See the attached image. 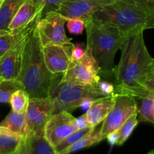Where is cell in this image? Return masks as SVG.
<instances>
[{"mask_svg": "<svg viewBox=\"0 0 154 154\" xmlns=\"http://www.w3.org/2000/svg\"><path fill=\"white\" fill-rule=\"evenodd\" d=\"M120 50V62L113 71L115 94L143 99L154 91V60L143 32L126 36Z\"/></svg>", "mask_w": 154, "mask_h": 154, "instance_id": "obj_1", "label": "cell"}, {"mask_svg": "<svg viewBox=\"0 0 154 154\" xmlns=\"http://www.w3.org/2000/svg\"><path fill=\"white\" fill-rule=\"evenodd\" d=\"M60 75L51 73L47 68L35 26L27 38L16 79L29 98H45L49 96L51 86Z\"/></svg>", "mask_w": 154, "mask_h": 154, "instance_id": "obj_2", "label": "cell"}, {"mask_svg": "<svg viewBox=\"0 0 154 154\" xmlns=\"http://www.w3.org/2000/svg\"><path fill=\"white\" fill-rule=\"evenodd\" d=\"M92 17L115 28L124 37L154 27V14L141 0H114L96 11Z\"/></svg>", "mask_w": 154, "mask_h": 154, "instance_id": "obj_3", "label": "cell"}, {"mask_svg": "<svg viewBox=\"0 0 154 154\" xmlns=\"http://www.w3.org/2000/svg\"><path fill=\"white\" fill-rule=\"evenodd\" d=\"M87 35V46L99 69V75L113 78L114 59L121 47L124 36L117 29L104 25L93 17L84 21Z\"/></svg>", "mask_w": 154, "mask_h": 154, "instance_id": "obj_4", "label": "cell"}, {"mask_svg": "<svg viewBox=\"0 0 154 154\" xmlns=\"http://www.w3.org/2000/svg\"><path fill=\"white\" fill-rule=\"evenodd\" d=\"M54 100V114L60 111L72 113L87 99H99L110 97L105 96L96 86L78 85L61 81L60 75L55 79L49 93Z\"/></svg>", "mask_w": 154, "mask_h": 154, "instance_id": "obj_5", "label": "cell"}, {"mask_svg": "<svg viewBox=\"0 0 154 154\" xmlns=\"http://www.w3.org/2000/svg\"><path fill=\"white\" fill-rule=\"evenodd\" d=\"M99 79H101L99 69L90 47L87 45L84 57L78 61L71 62L68 69L61 78L63 81L84 86H96Z\"/></svg>", "mask_w": 154, "mask_h": 154, "instance_id": "obj_6", "label": "cell"}, {"mask_svg": "<svg viewBox=\"0 0 154 154\" xmlns=\"http://www.w3.org/2000/svg\"><path fill=\"white\" fill-rule=\"evenodd\" d=\"M66 21L67 18L57 11L48 12L39 20L36 29L42 47L48 45H63L72 40L66 33Z\"/></svg>", "mask_w": 154, "mask_h": 154, "instance_id": "obj_7", "label": "cell"}, {"mask_svg": "<svg viewBox=\"0 0 154 154\" xmlns=\"http://www.w3.org/2000/svg\"><path fill=\"white\" fill-rule=\"evenodd\" d=\"M136 99L126 95L114 94V104L101 126V134L105 138L107 135L117 130L129 117L137 113Z\"/></svg>", "mask_w": 154, "mask_h": 154, "instance_id": "obj_8", "label": "cell"}, {"mask_svg": "<svg viewBox=\"0 0 154 154\" xmlns=\"http://www.w3.org/2000/svg\"><path fill=\"white\" fill-rule=\"evenodd\" d=\"M54 100L51 96L29 98L25 112L26 136L29 134L44 132L47 121L54 114Z\"/></svg>", "mask_w": 154, "mask_h": 154, "instance_id": "obj_9", "label": "cell"}, {"mask_svg": "<svg viewBox=\"0 0 154 154\" xmlns=\"http://www.w3.org/2000/svg\"><path fill=\"white\" fill-rule=\"evenodd\" d=\"M75 119L71 113L65 111L53 114L44 129V136L47 141L55 147L66 136L77 130Z\"/></svg>", "mask_w": 154, "mask_h": 154, "instance_id": "obj_10", "label": "cell"}, {"mask_svg": "<svg viewBox=\"0 0 154 154\" xmlns=\"http://www.w3.org/2000/svg\"><path fill=\"white\" fill-rule=\"evenodd\" d=\"M114 0H66L57 11L69 18H78L86 21L100 9L108 5Z\"/></svg>", "mask_w": 154, "mask_h": 154, "instance_id": "obj_11", "label": "cell"}, {"mask_svg": "<svg viewBox=\"0 0 154 154\" xmlns=\"http://www.w3.org/2000/svg\"><path fill=\"white\" fill-rule=\"evenodd\" d=\"M74 44L48 45L42 47L45 65L53 74H63L72 62V51Z\"/></svg>", "mask_w": 154, "mask_h": 154, "instance_id": "obj_12", "label": "cell"}, {"mask_svg": "<svg viewBox=\"0 0 154 154\" xmlns=\"http://www.w3.org/2000/svg\"><path fill=\"white\" fill-rule=\"evenodd\" d=\"M29 34L17 41L0 59V76L2 80L15 79L17 77L20 69L24 46Z\"/></svg>", "mask_w": 154, "mask_h": 154, "instance_id": "obj_13", "label": "cell"}, {"mask_svg": "<svg viewBox=\"0 0 154 154\" xmlns=\"http://www.w3.org/2000/svg\"><path fill=\"white\" fill-rule=\"evenodd\" d=\"M43 8L38 6L33 0H25L18 9L8 25V31L23 28L42 14Z\"/></svg>", "mask_w": 154, "mask_h": 154, "instance_id": "obj_14", "label": "cell"}, {"mask_svg": "<svg viewBox=\"0 0 154 154\" xmlns=\"http://www.w3.org/2000/svg\"><path fill=\"white\" fill-rule=\"evenodd\" d=\"M114 104V95L96 100L86 111L85 116L91 128H96L104 121Z\"/></svg>", "mask_w": 154, "mask_h": 154, "instance_id": "obj_15", "label": "cell"}, {"mask_svg": "<svg viewBox=\"0 0 154 154\" xmlns=\"http://www.w3.org/2000/svg\"><path fill=\"white\" fill-rule=\"evenodd\" d=\"M41 18L42 14H39L34 20L32 21L26 26L14 31H10L5 34L0 35V59L8 52V51L13 46L17 41L31 32L33 29L36 26Z\"/></svg>", "mask_w": 154, "mask_h": 154, "instance_id": "obj_16", "label": "cell"}, {"mask_svg": "<svg viewBox=\"0 0 154 154\" xmlns=\"http://www.w3.org/2000/svg\"><path fill=\"white\" fill-rule=\"evenodd\" d=\"M27 154H59L47 141L44 132L32 133L26 137Z\"/></svg>", "mask_w": 154, "mask_h": 154, "instance_id": "obj_17", "label": "cell"}, {"mask_svg": "<svg viewBox=\"0 0 154 154\" xmlns=\"http://www.w3.org/2000/svg\"><path fill=\"white\" fill-rule=\"evenodd\" d=\"M0 126L8 132L18 136L22 138L26 137L25 114L16 112L11 110L5 118L0 123Z\"/></svg>", "mask_w": 154, "mask_h": 154, "instance_id": "obj_18", "label": "cell"}, {"mask_svg": "<svg viewBox=\"0 0 154 154\" xmlns=\"http://www.w3.org/2000/svg\"><path fill=\"white\" fill-rule=\"evenodd\" d=\"M105 139V137L102 136L101 134L100 129H96V127L93 128L91 130L89 131L85 135H84L82 138H80L77 142L62 151L60 154H70L99 144Z\"/></svg>", "mask_w": 154, "mask_h": 154, "instance_id": "obj_19", "label": "cell"}, {"mask_svg": "<svg viewBox=\"0 0 154 154\" xmlns=\"http://www.w3.org/2000/svg\"><path fill=\"white\" fill-rule=\"evenodd\" d=\"M25 0H4L0 7V32L8 31V25Z\"/></svg>", "mask_w": 154, "mask_h": 154, "instance_id": "obj_20", "label": "cell"}, {"mask_svg": "<svg viewBox=\"0 0 154 154\" xmlns=\"http://www.w3.org/2000/svg\"><path fill=\"white\" fill-rule=\"evenodd\" d=\"M138 120L140 122L154 123V91L150 92L144 98L141 99V103L138 107Z\"/></svg>", "mask_w": 154, "mask_h": 154, "instance_id": "obj_21", "label": "cell"}, {"mask_svg": "<svg viewBox=\"0 0 154 154\" xmlns=\"http://www.w3.org/2000/svg\"><path fill=\"white\" fill-rule=\"evenodd\" d=\"M22 138V137L11 133L2 129L0 135V154L11 153L17 147Z\"/></svg>", "mask_w": 154, "mask_h": 154, "instance_id": "obj_22", "label": "cell"}, {"mask_svg": "<svg viewBox=\"0 0 154 154\" xmlns=\"http://www.w3.org/2000/svg\"><path fill=\"white\" fill-rule=\"evenodd\" d=\"M20 89L23 88L16 78L2 80L0 81V103H9L12 94Z\"/></svg>", "mask_w": 154, "mask_h": 154, "instance_id": "obj_23", "label": "cell"}, {"mask_svg": "<svg viewBox=\"0 0 154 154\" xmlns=\"http://www.w3.org/2000/svg\"><path fill=\"white\" fill-rule=\"evenodd\" d=\"M29 100V96L28 93L23 89H20L12 94L9 104L11 106V110H13L14 111L25 114L28 106Z\"/></svg>", "mask_w": 154, "mask_h": 154, "instance_id": "obj_24", "label": "cell"}, {"mask_svg": "<svg viewBox=\"0 0 154 154\" xmlns=\"http://www.w3.org/2000/svg\"><path fill=\"white\" fill-rule=\"evenodd\" d=\"M138 114L135 113L130 117H129L119 129L120 137H119L118 142L117 144V146L123 145L127 141L128 138L130 137V135L133 132L135 128L138 126Z\"/></svg>", "mask_w": 154, "mask_h": 154, "instance_id": "obj_25", "label": "cell"}, {"mask_svg": "<svg viewBox=\"0 0 154 154\" xmlns=\"http://www.w3.org/2000/svg\"><path fill=\"white\" fill-rule=\"evenodd\" d=\"M92 129H93V128H86V129H78V130H76L74 132H72V133H71L70 135L66 136L63 141H60V142L54 147L56 151L60 154L62 151H63V150H66V148H68L69 147L72 146V144H75V142H77L80 138H82L84 135H85L86 134H87L89 131L91 130Z\"/></svg>", "mask_w": 154, "mask_h": 154, "instance_id": "obj_26", "label": "cell"}, {"mask_svg": "<svg viewBox=\"0 0 154 154\" xmlns=\"http://www.w3.org/2000/svg\"><path fill=\"white\" fill-rule=\"evenodd\" d=\"M38 6L43 8L42 17L47 13L53 11H57L60 5L66 0H33Z\"/></svg>", "mask_w": 154, "mask_h": 154, "instance_id": "obj_27", "label": "cell"}, {"mask_svg": "<svg viewBox=\"0 0 154 154\" xmlns=\"http://www.w3.org/2000/svg\"><path fill=\"white\" fill-rule=\"evenodd\" d=\"M67 28L69 32L73 35H81L85 29L84 21L78 18L67 19Z\"/></svg>", "mask_w": 154, "mask_h": 154, "instance_id": "obj_28", "label": "cell"}, {"mask_svg": "<svg viewBox=\"0 0 154 154\" xmlns=\"http://www.w3.org/2000/svg\"><path fill=\"white\" fill-rule=\"evenodd\" d=\"M96 86L98 87L99 90L102 93L107 96H112L115 94V89H114V85L111 83L108 82L106 81H102L99 79L96 82Z\"/></svg>", "mask_w": 154, "mask_h": 154, "instance_id": "obj_29", "label": "cell"}, {"mask_svg": "<svg viewBox=\"0 0 154 154\" xmlns=\"http://www.w3.org/2000/svg\"><path fill=\"white\" fill-rule=\"evenodd\" d=\"M84 47H85V45L83 43L74 44L72 51V61H78L84 57L86 50V48Z\"/></svg>", "mask_w": 154, "mask_h": 154, "instance_id": "obj_30", "label": "cell"}, {"mask_svg": "<svg viewBox=\"0 0 154 154\" xmlns=\"http://www.w3.org/2000/svg\"><path fill=\"white\" fill-rule=\"evenodd\" d=\"M74 123H75V126L77 130H78V129H86V128H91L90 126V125H89L88 122H87L85 114H84L81 117H78V118H75Z\"/></svg>", "mask_w": 154, "mask_h": 154, "instance_id": "obj_31", "label": "cell"}, {"mask_svg": "<svg viewBox=\"0 0 154 154\" xmlns=\"http://www.w3.org/2000/svg\"><path fill=\"white\" fill-rule=\"evenodd\" d=\"M119 137H120V133H119V129H117V130L114 131V132H111L108 135H107L105 138H106L108 142L111 145H115V144H117Z\"/></svg>", "mask_w": 154, "mask_h": 154, "instance_id": "obj_32", "label": "cell"}, {"mask_svg": "<svg viewBox=\"0 0 154 154\" xmlns=\"http://www.w3.org/2000/svg\"><path fill=\"white\" fill-rule=\"evenodd\" d=\"M11 154H27L26 145V138H23L20 144L14 150Z\"/></svg>", "mask_w": 154, "mask_h": 154, "instance_id": "obj_33", "label": "cell"}, {"mask_svg": "<svg viewBox=\"0 0 154 154\" xmlns=\"http://www.w3.org/2000/svg\"><path fill=\"white\" fill-rule=\"evenodd\" d=\"M150 12L154 14V0H141Z\"/></svg>", "mask_w": 154, "mask_h": 154, "instance_id": "obj_34", "label": "cell"}, {"mask_svg": "<svg viewBox=\"0 0 154 154\" xmlns=\"http://www.w3.org/2000/svg\"><path fill=\"white\" fill-rule=\"evenodd\" d=\"M6 32H0V35L5 34V33H6Z\"/></svg>", "mask_w": 154, "mask_h": 154, "instance_id": "obj_35", "label": "cell"}, {"mask_svg": "<svg viewBox=\"0 0 154 154\" xmlns=\"http://www.w3.org/2000/svg\"><path fill=\"white\" fill-rule=\"evenodd\" d=\"M3 1H4V0H0V7H1V5H2V2H3Z\"/></svg>", "mask_w": 154, "mask_h": 154, "instance_id": "obj_36", "label": "cell"}, {"mask_svg": "<svg viewBox=\"0 0 154 154\" xmlns=\"http://www.w3.org/2000/svg\"><path fill=\"white\" fill-rule=\"evenodd\" d=\"M147 154H153V150H151V151H150V153H148Z\"/></svg>", "mask_w": 154, "mask_h": 154, "instance_id": "obj_37", "label": "cell"}, {"mask_svg": "<svg viewBox=\"0 0 154 154\" xmlns=\"http://www.w3.org/2000/svg\"><path fill=\"white\" fill-rule=\"evenodd\" d=\"M2 127L0 126V135H1V133H2Z\"/></svg>", "mask_w": 154, "mask_h": 154, "instance_id": "obj_38", "label": "cell"}, {"mask_svg": "<svg viewBox=\"0 0 154 154\" xmlns=\"http://www.w3.org/2000/svg\"><path fill=\"white\" fill-rule=\"evenodd\" d=\"M2 78H1V76H0V81H2Z\"/></svg>", "mask_w": 154, "mask_h": 154, "instance_id": "obj_39", "label": "cell"}]
</instances>
